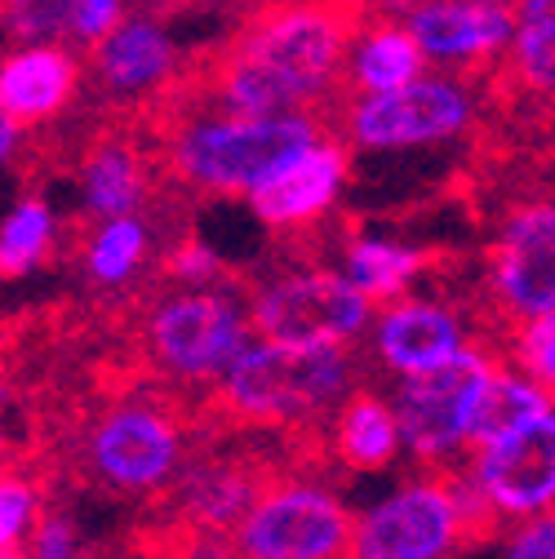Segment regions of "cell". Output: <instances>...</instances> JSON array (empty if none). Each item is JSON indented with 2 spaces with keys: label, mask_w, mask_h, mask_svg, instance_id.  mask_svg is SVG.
Masks as SVG:
<instances>
[{
  "label": "cell",
  "mask_w": 555,
  "mask_h": 559,
  "mask_svg": "<svg viewBox=\"0 0 555 559\" xmlns=\"http://www.w3.org/2000/svg\"><path fill=\"white\" fill-rule=\"evenodd\" d=\"M324 120L311 116H271V120H232V116H191L169 129V174L187 187L249 195L267 178L281 174L294 156L324 143Z\"/></svg>",
  "instance_id": "cell-1"
},
{
  "label": "cell",
  "mask_w": 555,
  "mask_h": 559,
  "mask_svg": "<svg viewBox=\"0 0 555 559\" xmlns=\"http://www.w3.org/2000/svg\"><path fill=\"white\" fill-rule=\"evenodd\" d=\"M356 386L352 346H275L249 342L219 378V400L245 423H307L338 408Z\"/></svg>",
  "instance_id": "cell-2"
},
{
  "label": "cell",
  "mask_w": 555,
  "mask_h": 559,
  "mask_svg": "<svg viewBox=\"0 0 555 559\" xmlns=\"http://www.w3.org/2000/svg\"><path fill=\"white\" fill-rule=\"evenodd\" d=\"M361 19H365L361 10L281 5V10L253 14L227 49L262 67L267 76H275L311 111L316 103L342 98V62Z\"/></svg>",
  "instance_id": "cell-3"
},
{
  "label": "cell",
  "mask_w": 555,
  "mask_h": 559,
  "mask_svg": "<svg viewBox=\"0 0 555 559\" xmlns=\"http://www.w3.org/2000/svg\"><path fill=\"white\" fill-rule=\"evenodd\" d=\"M249 324L258 342L275 346H352L374 324V302H365L333 266H303L253 294Z\"/></svg>",
  "instance_id": "cell-4"
},
{
  "label": "cell",
  "mask_w": 555,
  "mask_h": 559,
  "mask_svg": "<svg viewBox=\"0 0 555 559\" xmlns=\"http://www.w3.org/2000/svg\"><path fill=\"white\" fill-rule=\"evenodd\" d=\"M253 342L249 307L223 289H187L161 298L147 316L152 360L182 382H214Z\"/></svg>",
  "instance_id": "cell-5"
},
{
  "label": "cell",
  "mask_w": 555,
  "mask_h": 559,
  "mask_svg": "<svg viewBox=\"0 0 555 559\" xmlns=\"http://www.w3.org/2000/svg\"><path fill=\"white\" fill-rule=\"evenodd\" d=\"M494 365H498L494 352H484V346L471 342L458 360H449L423 378H404L391 400L400 449H409L418 462L445 471L458 457V449H467L475 395Z\"/></svg>",
  "instance_id": "cell-6"
},
{
  "label": "cell",
  "mask_w": 555,
  "mask_h": 559,
  "mask_svg": "<svg viewBox=\"0 0 555 559\" xmlns=\"http://www.w3.org/2000/svg\"><path fill=\"white\" fill-rule=\"evenodd\" d=\"M475 120V90L462 76H423L395 94L356 98L342 116V133L365 152H409L462 138Z\"/></svg>",
  "instance_id": "cell-7"
},
{
  "label": "cell",
  "mask_w": 555,
  "mask_h": 559,
  "mask_svg": "<svg viewBox=\"0 0 555 559\" xmlns=\"http://www.w3.org/2000/svg\"><path fill=\"white\" fill-rule=\"evenodd\" d=\"M352 542V515L316 484H281L236 524L240 559H342Z\"/></svg>",
  "instance_id": "cell-8"
},
{
  "label": "cell",
  "mask_w": 555,
  "mask_h": 559,
  "mask_svg": "<svg viewBox=\"0 0 555 559\" xmlns=\"http://www.w3.org/2000/svg\"><path fill=\"white\" fill-rule=\"evenodd\" d=\"M90 466L116 493H152L182 466V431L147 400L116 404L90 436Z\"/></svg>",
  "instance_id": "cell-9"
},
{
  "label": "cell",
  "mask_w": 555,
  "mask_h": 559,
  "mask_svg": "<svg viewBox=\"0 0 555 559\" xmlns=\"http://www.w3.org/2000/svg\"><path fill=\"white\" fill-rule=\"evenodd\" d=\"M462 546L458 515L436 475L404 484L400 493L352 520L346 559H445Z\"/></svg>",
  "instance_id": "cell-10"
},
{
  "label": "cell",
  "mask_w": 555,
  "mask_h": 559,
  "mask_svg": "<svg viewBox=\"0 0 555 559\" xmlns=\"http://www.w3.org/2000/svg\"><path fill=\"white\" fill-rule=\"evenodd\" d=\"M471 484L494 515H516V520H538L551 515L555 498V413L542 423L484 444L471 462Z\"/></svg>",
  "instance_id": "cell-11"
},
{
  "label": "cell",
  "mask_w": 555,
  "mask_h": 559,
  "mask_svg": "<svg viewBox=\"0 0 555 559\" xmlns=\"http://www.w3.org/2000/svg\"><path fill=\"white\" fill-rule=\"evenodd\" d=\"M494 298L507 316L542 320L555 316V214L551 204H524L503 223L494 266H489Z\"/></svg>",
  "instance_id": "cell-12"
},
{
  "label": "cell",
  "mask_w": 555,
  "mask_h": 559,
  "mask_svg": "<svg viewBox=\"0 0 555 559\" xmlns=\"http://www.w3.org/2000/svg\"><path fill=\"white\" fill-rule=\"evenodd\" d=\"M391 19L413 36L423 58L436 62H494L507 53L516 32V5L503 0H432V5H400Z\"/></svg>",
  "instance_id": "cell-13"
},
{
  "label": "cell",
  "mask_w": 555,
  "mask_h": 559,
  "mask_svg": "<svg viewBox=\"0 0 555 559\" xmlns=\"http://www.w3.org/2000/svg\"><path fill=\"white\" fill-rule=\"evenodd\" d=\"M471 346L467 320L436 298H395L374 320V356L395 378H423Z\"/></svg>",
  "instance_id": "cell-14"
},
{
  "label": "cell",
  "mask_w": 555,
  "mask_h": 559,
  "mask_svg": "<svg viewBox=\"0 0 555 559\" xmlns=\"http://www.w3.org/2000/svg\"><path fill=\"white\" fill-rule=\"evenodd\" d=\"M178 67V40L156 14H125L120 27L94 45V81L111 98H143L169 90Z\"/></svg>",
  "instance_id": "cell-15"
},
{
  "label": "cell",
  "mask_w": 555,
  "mask_h": 559,
  "mask_svg": "<svg viewBox=\"0 0 555 559\" xmlns=\"http://www.w3.org/2000/svg\"><path fill=\"white\" fill-rule=\"evenodd\" d=\"M346 169H352L346 147L333 143V138H324V143H316L311 152L294 156L275 178H267L258 191H249L253 218L275 227V231L316 223L324 209L338 200V191L346 182Z\"/></svg>",
  "instance_id": "cell-16"
},
{
  "label": "cell",
  "mask_w": 555,
  "mask_h": 559,
  "mask_svg": "<svg viewBox=\"0 0 555 559\" xmlns=\"http://www.w3.org/2000/svg\"><path fill=\"white\" fill-rule=\"evenodd\" d=\"M81 58L67 45H19L0 62V111L19 129L58 116L76 98Z\"/></svg>",
  "instance_id": "cell-17"
},
{
  "label": "cell",
  "mask_w": 555,
  "mask_h": 559,
  "mask_svg": "<svg viewBox=\"0 0 555 559\" xmlns=\"http://www.w3.org/2000/svg\"><path fill=\"white\" fill-rule=\"evenodd\" d=\"M427 76V58L418 53L413 36L391 19V10H382L378 23L356 27L352 45H346V62H342V98H378V94H395L413 81Z\"/></svg>",
  "instance_id": "cell-18"
},
{
  "label": "cell",
  "mask_w": 555,
  "mask_h": 559,
  "mask_svg": "<svg viewBox=\"0 0 555 559\" xmlns=\"http://www.w3.org/2000/svg\"><path fill=\"white\" fill-rule=\"evenodd\" d=\"M152 191L147 156L125 138H103V143L81 160V200L85 214L98 223L133 218V209Z\"/></svg>",
  "instance_id": "cell-19"
},
{
  "label": "cell",
  "mask_w": 555,
  "mask_h": 559,
  "mask_svg": "<svg viewBox=\"0 0 555 559\" xmlns=\"http://www.w3.org/2000/svg\"><path fill=\"white\" fill-rule=\"evenodd\" d=\"M432 266V253L404 240H382V236H352L342 249V280L352 285L365 302H395L404 289Z\"/></svg>",
  "instance_id": "cell-20"
},
{
  "label": "cell",
  "mask_w": 555,
  "mask_h": 559,
  "mask_svg": "<svg viewBox=\"0 0 555 559\" xmlns=\"http://www.w3.org/2000/svg\"><path fill=\"white\" fill-rule=\"evenodd\" d=\"M267 493L253 466L240 462H204L191 466L178 484V502L187 511V520L204 524V528H236L249 507Z\"/></svg>",
  "instance_id": "cell-21"
},
{
  "label": "cell",
  "mask_w": 555,
  "mask_h": 559,
  "mask_svg": "<svg viewBox=\"0 0 555 559\" xmlns=\"http://www.w3.org/2000/svg\"><path fill=\"white\" fill-rule=\"evenodd\" d=\"M542 417H551V391L533 386L529 378H520L507 365H494L489 378H484V386H480V395H475L467 449L498 444V440L542 423Z\"/></svg>",
  "instance_id": "cell-22"
},
{
  "label": "cell",
  "mask_w": 555,
  "mask_h": 559,
  "mask_svg": "<svg viewBox=\"0 0 555 559\" xmlns=\"http://www.w3.org/2000/svg\"><path fill=\"white\" fill-rule=\"evenodd\" d=\"M333 449L352 471H382L400 457V431L391 404L374 391H352L333 413Z\"/></svg>",
  "instance_id": "cell-23"
},
{
  "label": "cell",
  "mask_w": 555,
  "mask_h": 559,
  "mask_svg": "<svg viewBox=\"0 0 555 559\" xmlns=\"http://www.w3.org/2000/svg\"><path fill=\"white\" fill-rule=\"evenodd\" d=\"M152 253V227L143 218H111L98 223L85 240V275L98 289H116L129 285L138 275V266Z\"/></svg>",
  "instance_id": "cell-24"
},
{
  "label": "cell",
  "mask_w": 555,
  "mask_h": 559,
  "mask_svg": "<svg viewBox=\"0 0 555 559\" xmlns=\"http://www.w3.org/2000/svg\"><path fill=\"white\" fill-rule=\"evenodd\" d=\"M54 209L40 195H23L0 223V280H19L40 266L54 249Z\"/></svg>",
  "instance_id": "cell-25"
},
{
  "label": "cell",
  "mask_w": 555,
  "mask_h": 559,
  "mask_svg": "<svg viewBox=\"0 0 555 559\" xmlns=\"http://www.w3.org/2000/svg\"><path fill=\"white\" fill-rule=\"evenodd\" d=\"M555 5L551 0H524L516 5V32H511V58H516V76L524 90L551 94L555 81Z\"/></svg>",
  "instance_id": "cell-26"
},
{
  "label": "cell",
  "mask_w": 555,
  "mask_h": 559,
  "mask_svg": "<svg viewBox=\"0 0 555 559\" xmlns=\"http://www.w3.org/2000/svg\"><path fill=\"white\" fill-rule=\"evenodd\" d=\"M0 27L23 45H62L72 36V0H14L0 10Z\"/></svg>",
  "instance_id": "cell-27"
},
{
  "label": "cell",
  "mask_w": 555,
  "mask_h": 559,
  "mask_svg": "<svg viewBox=\"0 0 555 559\" xmlns=\"http://www.w3.org/2000/svg\"><path fill=\"white\" fill-rule=\"evenodd\" d=\"M511 360H516L520 378H529L533 386L551 391V382H555V316L516 324V333H511Z\"/></svg>",
  "instance_id": "cell-28"
},
{
  "label": "cell",
  "mask_w": 555,
  "mask_h": 559,
  "mask_svg": "<svg viewBox=\"0 0 555 559\" xmlns=\"http://www.w3.org/2000/svg\"><path fill=\"white\" fill-rule=\"evenodd\" d=\"M40 520V488L23 475H0V550H14Z\"/></svg>",
  "instance_id": "cell-29"
},
{
  "label": "cell",
  "mask_w": 555,
  "mask_h": 559,
  "mask_svg": "<svg viewBox=\"0 0 555 559\" xmlns=\"http://www.w3.org/2000/svg\"><path fill=\"white\" fill-rule=\"evenodd\" d=\"M223 258H219V249H210L204 240H196V236H187L182 245H174L169 253H165V275L169 280H182V285H210V280H223Z\"/></svg>",
  "instance_id": "cell-30"
},
{
  "label": "cell",
  "mask_w": 555,
  "mask_h": 559,
  "mask_svg": "<svg viewBox=\"0 0 555 559\" xmlns=\"http://www.w3.org/2000/svg\"><path fill=\"white\" fill-rule=\"evenodd\" d=\"M129 10L120 0H72V36L81 45H98L103 36H111L120 27Z\"/></svg>",
  "instance_id": "cell-31"
},
{
  "label": "cell",
  "mask_w": 555,
  "mask_h": 559,
  "mask_svg": "<svg viewBox=\"0 0 555 559\" xmlns=\"http://www.w3.org/2000/svg\"><path fill=\"white\" fill-rule=\"evenodd\" d=\"M76 520L67 515H40L36 528H32V555L23 559H76Z\"/></svg>",
  "instance_id": "cell-32"
},
{
  "label": "cell",
  "mask_w": 555,
  "mask_h": 559,
  "mask_svg": "<svg viewBox=\"0 0 555 559\" xmlns=\"http://www.w3.org/2000/svg\"><path fill=\"white\" fill-rule=\"evenodd\" d=\"M507 559H555V520L551 515L529 520L507 546Z\"/></svg>",
  "instance_id": "cell-33"
},
{
  "label": "cell",
  "mask_w": 555,
  "mask_h": 559,
  "mask_svg": "<svg viewBox=\"0 0 555 559\" xmlns=\"http://www.w3.org/2000/svg\"><path fill=\"white\" fill-rule=\"evenodd\" d=\"M19 143H23V129L5 111H0V165H10L19 156Z\"/></svg>",
  "instance_id": "cell-34"
},
{
  "label": "cell",
  "mask_w": 555,
  "mask_h": 559,
  "mask_svg": "<svg viewBox=\"0 0 555 559\" xmlns=\"http://www.w3.org/2000/svg\"><path fill=\"white\" fill-rule=\"evenodd\" d=\"M0 559H23V555L19 550H0Z\"/></svg>",
  "instance_id": "cell-35"
},
{
  "label": "cell",
  "mask_w": 555,
  "mask_h": 559,
  "mask_svg": "<svg viewBox=\"0 0 555 559\" xmlns=\"http://www.w3.org/2000/svg\"><path fill=\"white\" fill-rule=\"evenodd\" d=\"M76 559H81V555H76Z\"/></svg>",
  "instance_id": "cell-36"
}]
</instances>
